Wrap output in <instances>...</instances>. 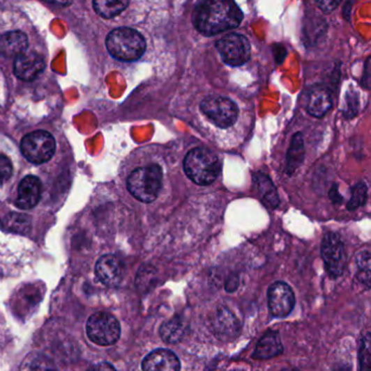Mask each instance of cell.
<instances>
[{
    "label": "cell",
    "mask_w": 371,
    "mask_h": 371,
    "mask_svg": "<svg viewBox=\"0 0 371 371\" xmlns=\"http://www.w3.org/2000/svg\"><path fill=\"white\" fill-rule=\"evenodd\" d=\"M342 0H316L317 5L320 8V10L324 13H330L339 7Z\"/></svg>",
    "instance_id": "f1b7e54d"
},
{
    "label": "cell",
    "mask_w": 371,
    "mask_h": 371,
    "mask_svg": "<svg viewBox=\"0 0 371 371\" xmlns=\"http://www.w3.org/2000/svg\"><path fill=\"white\" fill-rule=\"evenodd\" d=\"M201 111L204 116L220 128L230 127L238 116V106L225 97H208L202 101Z\"/></svg>",
    "instance_id": "52a82bcc"
},
{
    "label": "cell",
    "mask_w": 371,
    "mask_h": 371,
    "mask_svg": "<svg viewBox=\"0 0 371 371\" xmlns=\"http://www.w3.org/2000/svg\"><path fill=\"white\" fill-rule=\"evenodd\" d=\"M283 352L282 343L277 332L270 331L260 339L254 352V357L258 359H269L278 356Z\"/></svg>",
    "instance_id": "e0dca14e"
},
{
    "label": "cell",
    "mask_w": 371,
    "mask_h": 371,
    "mask_svg": "<svg viewBox=\"0 0 371 371\" xmlns=\"http://www.w3.org/2000/svg\"><path fill=\"white\" fill-rule=\"evenodd\" d=\"M28 37L24 33L8 32L0 36V54L5 57H17L28 48Z\"/></svg>",
    "instance_id": "2e32d148"
},
{
    "label": "cell",
    "mask_w": 371,
    "mask_h": 371,
    "mask_svg": "<svg viewBox=\"0 0 371 371\" xmlns=\"http://www.w3.org/2000/svg\"><path fill=\"white\" fill-rule=\"evenodd\" d=\"M95 273L100 283L108 287H116L123 279V263L116 255L107 254L97 261Z\"/></svg>",
    "instance_id": "8fae6325"
},
{
    "label": "cell",
    "mask_w": 371,
    "mask_h": 371,
    "mask_svg": "<svg viewBox=\"0 0 371 371\" xmlns=\"http://www.w3.org/2000/svg\"><path fill=\"white\" fill-rule=\"evenodd\" d=\"M20 148L26 160L33 164H43L55 155V138L46 131L33 132L22 138Z\"/></svg>",
    "instance_id": "8992f818"
},
{
    "label": "cell",
    "mask_w": 371,
    "mask_h": 371,
    "mask_svg": "<svg viewBox=\"0 0 371 371\" xmlns=\"http://www.w3.org/2000/svg\"><path fill=\"white\" fill-rule=\"evenodd\" d=\"M86 335L97 345H112L121 335L120 324L109 313L98 312L93 314L87 320Z\"/></svg>",
    "instance_id": "5b68a950"
},
{
    "label": "cell",
    "mask_w": 371,
    "mask_h": 371,
    "mask_svg": "<svg viewBox=\"0 0 371 371\" xmlns=\"http://www.w3.org/2000/svg\"><path fill=\"white\" fill-rule=\"evenodd\" d=\"M89 371H116L114 366L108 363H102V364L95 365Z\"/></svg>",
    "instance_id": "f546056e"
},
{
    "label": "cell",
    "mask_w": 371,
    "mask_h": 371,
    "mask_svg": "<svg viewBox=\"0 0 371 371\" xmlns=\"http://www.w3.org/2000/svg\"><path fill=\"white\" fill-rule=\"evenodd\" d=\"M184 172L192 182L207 186L215 182L221 173L219 157L206 148H195L184 159Z\"/></svg>",
    "instance_id": "7a4b0ae2"
},
{
    "label": "cell",
    "mask_w": 371,
    "mask_h": 371,
    "mask_svg": "<svg viewBox=\"0 0 371 371\" xmlns=\"http://www.w3.org/2000/svg\"><path fill=\"white\" fill-rule=\"evenodd\" d=\"M130 194L139 201L151 203L158 197L162 188V171L158 164L137 168L126 180Z\"/></svg>",
    "instance_id": "3957f363"
},
{
    "label": "cell",
    "mask_w": 371,
    "mask_h": 371,
    "mask_svg": "<svg viewBox=\"0 0 371 371\" xmlns=\"http://www.w3.org/2000/svg\"><path fill=\"white\" fill-rule=\"evenodd\" d=\"M46 1L54 3V5L66 6L71 3L72 0H46Z\"/></svg>",
    "instance_id": "d6a6232c"
},
{
    "label": "cell",
    "mask_w": 371,
    "mask_h": 371,
    "mask_svg": "<svg viewBox=\"0 0 371 371\" xmlns=\"http://www.w3.org/2000/svg\"><path fill=\"white\" fill-rule=\"evenodd\" d=\"M358 278L367 287L370 285V254L368 251L361 252L357 258Z\"/></svg>",
    "instance_id": "4316f807"
},
{
    "label": "cell",
    "mask_w": 371,
    "mask_h": 371,
    "mask_svg": "<svg viewBox=\"0 0 371 371\" xmlns=\"http://www.w3.org/2000/svg\"><path fill=\"white\" fill-rule=\"evenodd\" d=\"M106 46L112 57L122 61H135L146 49L144 37L129 27L112 31L107 37Z\"/></svg>",
    "instance_id": "277c9868"
},
{
    "label": "cell",
    "mask_w": 371,
    "mask_h": 371,
    "mask_svg": "<svg viewBox=\"0 0 371 371\" xmlns=\"http://www.w3.org/2000/svg\"><path fill=\"white\" fill-rule=\"evenodd\" d=\"M368 190L367 186L364 182H359L354 188L351 189V199H349V204H347V209L349 211L358 209L361 205L366 203L367 198H368Z\"/></svg>",
    "instance_id": "d4e9b609"
},
{
    "label": "cell",
    "mask_w": 371,
    "mask_h": 371,
    "mask_svg": "<svg viewBox=\"0 0 371 371\" xmlns=\"http://www.w3.org/2000/svg\"><path fill=\"white\" fill-rule=\"evenodd\" d=\"M304 159V141L301 133H296L292 138V143L289 147L287 157V174H292L302 164Z\"/></svg>",
    "instance_id": "44dd1931"
},
{
    "label": "cell",
    "mask_w": 371,
    "mask_h": 371,
    "mask_svg": "<svg viewBox=\"0 0 371 371\" xmlns=\"http://www.w3.org/2000/svg\"><path fill=\"white\" fill-rule=\"evenodd\" d=\"M254 184H255L256 189L259 194L260 199L266 207L275 209L279 205V196H278L277 189L268 176L262 174V173H257L254 176Z\"/></svg>",
    "instance_id": "ac0fdd59"
},
{
    "label": "cell",
    "mask_w": 371,
    "mask_h": 371,
    "mask_svg": "<svg viewBox=\"0 0 371 371\" xmlns=\"http://www.w3.org/2000/svg\"><path fill=\"white\" fill-rule=\"evenodd\" d=\"M142 368L143 371H180L181 365L174 352L158 349L145 357Z\"/></svg>",
    "instance_id": "5bb4252c"
},
{
    "label": "cell",
    "mask_w": 371,
    "mask_h": 371,
    "mask_svg": "<svg viewBox=\"0 0 371 371\" xmlns=\"http://www.w3.org/2000/svg\"><path fill=\"white\" fill-rule=\"evenodd\" d=\"M13 176V163L6 155H0V184L3 180H9Z\"/></svg>",
    "instance_id": "83f0119b"
},
{
    "label": "cell",
    "mask_w": 371,
    "mask_h": 371,
    "mask_svg": "<svg viewBox=\"0 0 371 371\" xmlns=\"http://www.w3.org/2000/svg\"><path fill=\"white\" fill-rule=\"evenodd\" d=\"M295 304V297L292 289L282 281H278L270 285L268 290V305L270 312L275 317H285L292 312Z\"/></svg>",
    "instance_id": "30bf717a"
},
{
    "label": "cell",
    "mask_w": 371,
    "mask_h": 371,
    "mask_svg": "<svg viewBox=\"0 0 371 371\" xmlns=\"http://www.w3.org/2000/svg\"><path fill=\"white\" fill-rule=\"evenodd\" d=\"M45 60L36 52H24L15 61V74L17 79L31 81L44 71Z\"/></svg>",
    "instance_id": "7c38bea8"
},
{
    "label": "cell",
    "mask_w": 371,
    "mask_h": 371,
    "mask_svg": "<svg viewBox=\"0 0 371 371\" xmlns=\"http://www.w3.org/2000/svg\"><path fill=\"white\" fill-rule=\"evenodd\" d=\"M93 6L100 17L112 19L126 10L129 0H93Z\"/></svg>",
    "instance_id": "7402d4cb"
},
{
    "label": "cell",
    "mask_w": 371,
    "mask_h": 371,
    "mask_svg": "<svg viewBox=\"0 0 371 371\" xmlns=\"http://www.w3.org/2000/svg\"><path fill=\"white\" fill-rule=\"evenodd\" d=\"M321 255L329 275L333 278L341 276L345 267V250L339 235L334 232L324 235L321 244Z\"/></svg>",
    "instance_id": "9c48e42d"
},
{
    "label": "cell",
    "mask_w": 371,
    "mask_h": 371,
    "mask_svg": "<svg viewBox=\"0 0 371 371\" xmlns=\"http://www.w3.org/2000/svg\"><path fill=\"white\" fill-rule=\"evenodd\" d=\"M242 20L243 13L234 0H203L193 15L196 29L208 36L232 30Z\"/></svg>",
    "instance_id": "6da1fadb"
},
{
    "label": "cell",
    "mask_w": 371,
    "mask_h": 371,
    "mask_svg": "<svg viewBox=\"0 0 371 371\" xmlns=\"http://www.w3.org/2000/svg\"><path fill=\"white\" fill-rule=\"evenodd\" d=\"M215 47L225 63L231 67H240L250 60V42L243 35H227L217 42Z\"/></svg>",
    "instance_id": "ba28073f"
},
{
    "label": "cell",
    "mask_w": 371,
    "mask_h": 371,
    "mask_svg": "<svg viewBox=\"0 0 371 371\" xmlns=\"http://www.w3.org/2000/svg\"><path fill=\"white\" fill-rule=\"evenodd\" d=\"M22 371H57V369L48 357L35 355L23 365Z\"/></svg>",
    "instance_id": "cb8c5ba5"
},
{
    "label": "cell",
    "mask_w": 371,
    "mask_h": 371,
    "mask_svg": "<svg viewBox=\"0 0 371 371\" xmlns=\"http://www.w3.org/2000/svg\"><path fill=\"white\" fill-rule=\"evenodd\" d=\"M188 324L180 317H174L161 324L160 337L166 343H179L186 337Z\"/></svg>",
    "instance_id": "d6986e66"
},
{
    "label": "cell",
    "mask_w": 371,
    "mask_h": 371,
    "mask_svg": "<svg viewBox=\"0 0 371 371\" xmlns=\"http://www.w3.org/2000/svg\"><path fill=\"white\" fill-rule=\"evenodd\" d=\"M42 196V182L36 176H26L21 180L17 188V207L21 210H30L38 205Z\"/></svg>",
    "instance_id": "4fadbf2b"
},
{
    "label": "cell",
    "mask_w": 371,
    "mask_h": 371,
    "mask_svg": "<svg viewBox=\"0 0 371 371\" xmlns=\"http://www.w3.org/2000/svg\"><path fill=\"white\" fill-rule=\"evenodd\" d=\"M215 333L221 337H233V331L238 332V324L236 318L229 310H221L215 320Z\"/></svg>",
    "instance_id": "603a6c76"
},
{
    "label": "cell",
    "mask_w": 371,
    "mask_h": 371,
    "mask_svg": "<svg viewBox=\"0 0 371 371\" xmlns=\"http://www.w3.org/2000/svg\"><path fill=\"white\" fill-rule=\"evenodd\" d=\"M282 371H300V370H297V369L287 368V369H283Z\"/></svg>",
    "instance_id": "836d02e7"
},
{
    "label": "cell",
    "mask_w": 371,
    "mask_h": 371,
    "mask_svg": "<svg viewBox=\"0 0 371 371\" xmlns=\"http://www.w3.org/2000/svg\"><path fill=\"white\" fill-rule=\"evenodd\" d=\"M32 219L26 214L9 213L1 221V226L6 231L13 234L26 235L31 229Z\"/></svg>",
    "instance_id": "ffe728a7"
},
{
    "label": "cell",
    "mask_w": 371,
    "mask_h": 371,
    "mask_svg": "<svg viewBox=\"0 0 371 371\" xmlns=\"http://www.w3.org/2000/svg\"><path fill=\"white\" fill-rule=\"evenodd\" d=\"M330 194H331V199L333 200V202L340 203L342 198L341 196H339L340 194L338 192V187H334L333 189L331 190V192H330Z\"/></svg>",
    "instance_id": "1f68e13d"
},
{
    "label": "cell",
    "mask_w": 371,
    "mask_h": 371,
    "mask_svg": "<svg viewBox=\"0 0 371 371\" xmlns=\"http://www.w3.org/2000/svg\"><path fill=\"white\" fill-rule=\"evenodd\" d=\"M370 335L367 333L366 337H364L363 339H361V349H359V371H370Z\"/></svg>",
    "instance_id": "484cf974"
},
{
    "label": "cell",
    "mask_w": 371,
    "mask_h": 371,
    "mask_svg": "<svg viewBox=\"0 0 371 371\" xmlns=\"http://www.w3.org/2000/svg\"><path fill=\"white\" fill-rule=\"evenodd\" d=\"M238 278H235V281H232V279H230V281L227 283V290L229 291V292H231V291H234L236 287H238Z\"/></svg>",
    "instance_id": "4dcf8cb0"
},
{
    "label": "cell",
    "mask_w": 371,
    "mask_h": 371,
    "mask_svg": "<svg viewBox=\"0 0 371 371\" xmlns=\"http://www.w3.org/2000/svg\"><path fill=\"white\" fill-rule=\"evenodd\" d=\"M332 106L330 91L324 86H314L310 90L307 100V111L315 118H322Z\"/></svg>",
    "instance_id": "9a60e30c"
}]
</instances>
